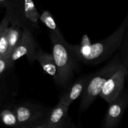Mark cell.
<instances>
[{"instance_id": "cell-1", "label": "cell", "mask_w": 128, "mask_h": 128, "mask_svg": "<svg viewBox=\"0 0 128 128\" xmlns=\"http://www.w3.org/2000/svg\"><path fill=\"white\" fill-rule=\"evenodd\" d=\"M128 27V13L120 26L112 34L99 42L86 45L69 44L78 62L97 65L110 58L120 48Z\"/></svg>"}, {"instance_id": "cell-2", "label": "cell", "mask_w": 128, "mask_h": 128, "mask_svg": "<svg viewBox=\"0 0 128 128\" xmlns=\"http://www.w3.org/2000/svg\"><path fill=\"white\" fill-rule=\"evenodd\" d=\"M52 43V53L58 69V80L56 84L66 88L72 79L76 71L78 62L62 34L58 35L49 32Z\"/></svg>"}, {"instance_id": "cell-3", "label": "cell", "mask_w": 128, "mask_h": 128, "mask_svg": "<svg viewBox=\"0 0 128 128\" xmlns=\"http://www.w3.org/2000/svg\"><path fill=\"white\" fill-rule=\"evenodd\" d=\"M5 8L10 24L28 28L33 33L40 29V14L32 0H9Z\"/></svg>"}, {"instance_id": "cell-4", "label": "cell", "mask_w": 128, "mask_h": 128, "mask_svg": "<svg viewBox=\"0 0 128 128\" xmlns=\"http://www.w3.org/2000/svg\"><path fill=\"white\" fill-rule=\"evenodd\" d=\"M121 64V62L119 58L116 56L98 72L91 75V78L81 95L80 111H84L88 110L97 98L100 96L106 81Z\"/></svg>"}, {"instance_id": "cell-5", "label": "cell", "mask_w": 128, "mask_h": 128, "mask_svg": "<svg viewBox=\"0 0 128 128\" xmlns=\"http://www.w3.org/2000/svg\"><path fill=\"white\" fill-rule=\"evenodd\" d=\"M52 108L31 101L16 102L14 111L19 128H35L48 116Z\"/></svg>"}, {"instance_id": "cell-6", "label": "cell", "mask_w": 128, "mask_h": 128, "mask_svg": "<svg viewBox=\"0 0 128 128\" xmlns=\"http://www.w3.org/2000/svg\"><path fill=\"white\" fill-rule=\"evenodd\" d=\"M40 48L36 39L34 37V33L28 28H23L21 40L16 46L9 57V61L14 64L22 56L27 58L30 63L32 64L36 61V56Z\"/></svg>"}, {"instance_id": "cell-7", "label": "cell", "mask_w": 128, "mask_h": 128, "mask_svg": "<svg viewBox=\"0 0 128 128\" xmlns=\"http://www.w3.org/2000/svg\"><path fill=\"white\" fill-rule=\"evenodd\" d=\"M128 74V70L121 63L106 81L100 93V97L108 104L116 100L123 92L125 80Z\"/></svg>"}, {"instance_id": "cell-8", "label": "cell", "mask_w": 128, "mask_h": 128, "mask_svg": "<svg viewBox=\"0 0 128 128\" xmlns=\"http://www.w3.org/2000/svg\"><path fill=\"white\" fill-rule=\"evenodd\" d=\"M70 106L59 101L47 117L35 128H72L75 127L68 114Z\"/></svg>"}, {"instance_id": "cell-9", "label": "cell", "mask_w": 128, "mask_h": 128, "mask_svg": "<svg viewBox=\"0 0 128 128\" xmlns=\"http://www.w3.org/2000/svg\"><path fill=\"white\" fill-rule=\"evenodd\" d=\"M103 122L104 128L118 127L128 105V96L122 92L116 100L110 102Z\"/></svg>"}, {"instance_id": "cell-10", "label": "cell", "mask_w": 128, "mask_h": 128, "mask_svg": "<svg viewBox=\"0 0 128 128\" xmlns=\"http://www.w3.org/2000/svg\"><path fill=\"white\" fill-rule=\"evenodd\" d=\"M91 75L83 76L72 83H70L61 94L59 101L65 105L70 106L74 101L82 95L91 78Z\"/></svg>"}, {"instance_id": "cell-11", "label": "cell", "mask_w": 128, "mask_h": 128, "mask_svg": "<svg viewBox=\"0 0 128 128\" xmlns=\"http://www.w3.org/2000/svg\"><path fill=\"white\" fill-rule=\"evenodd\" d=\"M16 103L14 98L3 99L0 103V123L8 127L19 128L14 106Z\"/></svg>"}, {"instance_id": "cell-12", "label": "cell", "mask_w": 128, "mask_h": 128, "mask_svg": "<svg viewBox=\"0 0 128 128\" xmlns=\"http://www.w3.org/2000/svg\"><path fill=\"white\" fill-rule=\"evenodd\" d=\"M36 61L40 63L42 70L53 78L55 83L58 80V69L52 53L45 52L40 48L36 56Z\"/></svg>"}, {"instance_id": "cell-13", "label": "cell", "mask_w": 128, "mask_h": 128, "mask_svg": "<svg viewBox=\"0 0 128 128\" xmlns=\"http://www.w3.org/2000/svg\"><path fill=\"white\" fill-rule=\"evenodd\" d=\"M23 28L16 24H10L7 30L9 57L21 40ZM9 59V58H8Z\"/></svg>"}, {"instance_id": "cell-14", "label": "cell", "mask_w": 128, "mask_h": 128, "mask_svg": "<svg viewBox=\"0 0 128 128\" xmlns=\"http://www.w3.org/2000/svg\"><path fill=\"white\" fill-rule=\"evenodd\" d=\"M40 22H42L49 30L50 32H53L58 35L62 34L60 29L58 27L54 18L52 16L50 11L48 10H44L40 14Z\"/></svg>"}, {"instance_id": "cell-15", "label": "cell", "mask_w": 128, "mask_h": 128, "mask_svg": "<svg viewBox=\"0 0 128 128\" xmlns=\"http://www.w3.org/2000/svg\"><path fill=\"white\" fill-rule=\"evenodd\" d=\"M13 66L9 60L0 58V83H2L6 75Z\"/></svg>"}, {"instance_id": "cell-16", "label": "cell", "mask_w": 128, "mask_h": 128, "mask_svg": "<svg viewBox=\"0 0 128 128\" xmlns=\"http://www.w3.org/2000/svg\"><path fill=\"white\" fill-rule=\"evenodd\" d=\"M10 25V20H9L8 18L4 14V16L2 18V20H1V22H0V37H1V35L2 34V31L6 28L8 27Z\"/></svg>"}, {"instance_id": "cell-17", "label": "cell", "mask_w": 128, "mask_h": 128, "mask_svg": "<svg viewBox=\"0 0 128 128\" xmlns=\"http://www.w3.org/2000/svg\"><path fill=\"white\" fill-rule=\"evenodd\" d=\"M9 0H0V6L3 8H6Z\"/></svg>"}, {"instance_id": "cell-18", "label": "cell", "mask_w": 128, "mask_h": 128, "mask_svg": "<svg viewBox=\"0 0 128 128\" xmlns=\"http://www.w3.org/2000/svg\"></svg>"}]
</instances>
